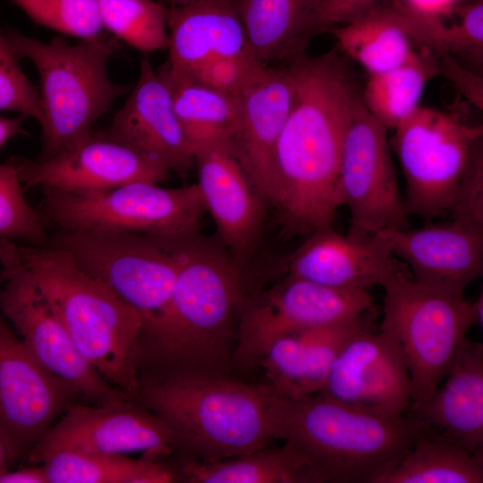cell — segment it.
<instances>
[{
    "mask_svg": "<svg viewBox=\"0 0 483 483\" xmlns=\"http://www.w3.org/2000/svg\"><path fill=\"white\" fill-rule=\"evenodd\" d=\"M288 64L292 99L274 149L269 204L286 234L309 235L331 227L342 207V142L356 91L334 52L304 54Z\"/></svg>",
    "mask_w": 483,
    "mask_h": 483,
    "instance_id": "obj_1",
    "label": "cell"
},
{
    "mask_svg": "<svg viewBox=\"0 0 483 483\" xmlns=\"http://www.w3.org/2000/svg\"><path fill=\"white\" fill-rule=\"evenodd\" d=\"M179 253L170 302L140 342L138 373L231 375L244 298L240 266L198 233L179 242Z\"/></svg>",
    "mask_w": 483,
    "mask_h": 483,
    "instance_id": "obj_2",
    "label": "cell"
},
{
    "mask_svg": "<svg viewBox=\"0 0 483 483\" xmlns=\"http://www.w3.org/2000/svg\"><path fill=\"white\" fill-rule=\"evenodd\" d=\"M270 417L274 439L300 453L320 483H378L436 428L405 412L362 408L321 391L299 397L271 391Z\"/></svg>",
    "mask_w": 483,
    "mask_h": 483,
    "instance_id": "obj_3",
    "label": "cell"
},
{
    "mask_svg": "<svg viewBox=\"0 0 483 483\" xmlns=\"http://www.w3.org/2000/svg\"><path fill=\"white\" fill-rule=\"evenodd\" d=\"M169 430L179 461L215 462L267 446L271 391L231 375L148 371L132 396Z\"/></svg>",
    "mask_w": 483,
    "mask_h": 483,
    "instance_id": "obj_4",
    "label": "cell"
},
{
    "mask_svg": "<svg viewBox=\"0 0 483 483\" xmlns=\"http://www.w3.org/2000/svg\"><path fill=\"white\" fill-rule=\"evenodd\" d=\"M17 247L80 353L110 385L132 396L138 387L140 313L83 271L64 250L18 242Z\"/></svg>",
    "mask_w": 483,
    "mask_h": 483,
    "instance_id": "obj_5",
    "label": "cell"
},
{
    "mask_svg": "<svg viewBox=\"0 0 483 483\" xmlns=\"http://www.w3.org/2000/svg\"><path fill=\"white\" fill-rule=\"evenodd\" d=\"M4 33L19 59L30 60L39 75L43 121L38 158L89 135L113 102L131 90V85L108 78L106 65L119 44L106 34L72 45L61 37L44 43L10 29Z\"/></svg>",
    "mask_w": 483,
    "mask_h": 483,
    "instance_id": "obj_6",
    "label": "cell"
},
{
    "mask_svg": "<svg viewBox=\"0 0 483 483\" xmlns=\"http://www.w3.org/2000/svg\"><path fill=\"white\" fill-rule=\"evenodd\" d=\"M379 331L392 338L407 364L412 402L428 398L452 368L466 335L482 326V292L476 301L452 295L413 280L403 266L382 283Z\"/></svg>",
    "mask_w": 483,
    "mask_h": 483,
    "instance_id": "obj_7",
    "label": "cell"
},
{
    "mask_svg": "<svg viewBox=\"0 0 483 483\" xmlns=\"http://www.w3.org/2000/svg\"><path fill=\"white\" fill-rule=\"evenodd\" d=\"M180 242L120 230L59 229L47 244L67 251L83 271L138 310L142 337L170 302L180 268Z\"/></svg>",
    "mask_w": 483,
    "mask_h": 483,
    "instance_id": "obj_8",
    "label": "cell"
},
{
    "mask_svg": "<svg viewBox=\"0 0 483 483\" xmlns=\"http://www.w3.org/2000/svg\"><path fill=\"white\" fill-rule=\"evenodd\" d=\"M42 190L45 214L64 230H120L180 242L198 233L206 210L197 183L165 188L137 181L96 191Z\"/></svg>",
    "mask_w": 483,
    "mask_h": 483,
    "instance_id": "obj_9",
    "label": "cell"
},
{
    "mask_svg": "<svg viewBox=\"0 0 483 483\" xmlns=\"http://www.w3.org/2000/svg\"><path fill=\"white\" fill-rule=\"evenodd\" d=\"M0 309L34 359L80 402L105 405L130 397L80 353L21 260L17 242L5 237H0Z\"/></svg>",
    "mask_w": 483,
    "mask_h": 483,
    "instance_id": "obj_10",
    "label": "cell"
},
{
    "mask_svg": "<svg viewBox=\"0 0 483 483\" xmlns=\"http://www.w3.org/2000/svg\"><path fill=\"white\" fill-rule=\"evenodd\" d=\"M394 131L392 147L405 179L407 215L431 220L449 213L461 181L482 145V126L419 106Z\"/></svg>",
    "mask_w": 483,
    "mask_h": 483,
    "instance_id": "obj_11",
    "label": "cell"
},
{
    "mask_svg": "<svg viewBox=\"0 0 483 483\" xmlns=\"http://www.w3.org/2000/svg\"><path fill=\"white\" fill-rule=\"evenodd\" d=\"M338 187L350 213L347 235L363 239L410 227L398 188L386 129L354 94L343 131Z\"/></svg>",
    "mask_w": 483,
    "mask_h": 483,
    "instance_id": "obj_12",
    "label": "cell"
},
{
    "mask_svg": "<svg viewBox=\"0 0 483 483\" xmlns=\"http://www.w3.org/2000/svg\"><path fill=\"white\" fill-rule=\"evenodd\" d=\"M376 312L367 290L332 287L287 275L258 299L243 298L233 369H249L277 338Z\"/></svg>",
    "mask_w": 483,
    "mask_h": 483,
    "instance_id": "obj_13",
    "label": "cell"
},
{
    "mask_svg": "<svg viewBox=\"0 0 483 483\" xmlns=\"http://www.w3.org/2000/svg\"><path fill=\"white\" fill-rule=\"evenodd\" d=\"M61 450L126 454L165 461L174 454L165 425L132 396L112 404L73 403L29 451L24 460L39 464Z\"/></svg>",
    "mask_w": 483,
    "mask_h": 483,
    "instance_id": "obj_14",
    "label": "cell"
},
{
    "mask_svg": "<svg viewBox=\"0 0 483 483\" xmlns=\"http://www.w3.org/2000/svg\"><path fill=\"white\" fill-rule=\"evenodd\" d=\"M78 402L34 359L0 309V431L20 459Z\"/></svg>",
    "mask_w": 483,
    "mask_h": 483,
    "instance_id": "obj_15",
    "label": "cell"
},
{
    "mask_svg": "<svg viewBox=\"0 0 483 483\" xmlns=\"http://www.w3.org/2000/svg\"><path fill=\"white\" fill-rule=\"evenodd\" d=\"M22 186L62 191H96L132 182H162L169 172L104 131L91 132L47 158L9 159Z\"/></svg>",
    "mask_w": 483,
    "mask_h": 483,
    "instance_id": "obj_16",
    "label": "cell"
},
{
    "mask_svg": "<svg viewBox=\"0 0 483 483\" xmlns=\"http://www.w3.org/2000/svg\"><path fill=\"white\" fill-rule=\"evenodd\" d=\"M362 408L402 414L412 402V386L396 343L375 329L355 334L343 345L321 389Z\"/></svg>",
    "mask_w": 483,
    "mask_h": 483,
    "instance_id": "obj_17",
    "label": "cell"
},
{
    "mask_svg": "<svg viewBox=\"0 0 483 483\" xmlns=\"http://www.w3.org/2000/svg\"><path fill=\"white\" fill-rule=\"evenodd\" d=\"M103 131L169 173L184 176L194 165V149L175 114L170 90L147 58L124 105Z\"/></svg>",
    "mask_w": 483,
    "mask_h": 483,
    "instance_id": "obj_18",
    "label": "cell"
},
{
    "mask_svg": "<svg viewBox=\"0 0 483 483\" xmlns=\"http://www.w3.org/2000/svg\"><path fill=\"white\" fill-rule=\"evenodd\" d=\"M288 64L262 66L235 97L233 151L265 202L272 195V160L292 99Z\"/></svg>",
    "mask_w": 483,
    "mask_h": 483,
    "instance_id": "obj_19",
    "label": "cell"
},
{
    "mask_svg": "<svg viewBox=\"0 0 483 483\" xmlns=\"http://www.w3.org/2000/svg\"><path fill=\"white\" fill-rule=\"evenodd\" d=\"M377 233L421 284L463 297L466 287L482 275L483 229L452 221Z\"/></svg>",
    "mask_w": 483,
    "mask_h": 483,
    "instance_id": "obj_20",
    "label": "cell"
},
{
    "mask_svg": "<svg viewBox=\"0 0 483 483\" xmlns=\"http://www.w3.org/2000/svg\"><path fill=\"white\" fill-rule=\"evenodd\" d=\"M194 165L205 209L214 219L223 245L240 256L248 253L260 233L264 199L232 146L214 143L196 148Z\"/></svg>",
    "mask_w": 483,
    "mask_h": 483,
    "instance_id": "obj_21",
    "label": "cell"
},
{
    "mask_svg": "<svg viewBox=\"0 0 483 483\" xmlns=\"http://www.w3.org/2000/svg\"><path fill=\"white\" fill-rule=\"evenodd\" d=\"M402 267L381 233L354 239L332 226L307 235L285 261L287 275L336 288L367 291L381 286Z\"/></svg>",
    "mask_w": 483,
    "mask_h": 483,
    "instance_id": "obj_22",
    "label": "cell"
},
{
    "mask_svg": "<svg viewBox=\"0 0 483 483\" xmlns=\"http://www.w3.org/2000/svg\"><path fill=\"white\" fill-rule=\"evenodd\" d=\"M405 413L436 428L470 453L483 455V344L464 340L431 395Z\"/></svg>",
    "mask_w": 483,
    "mask_h": 483,
    "instance_id": "obj_23",
    "label": "cell"
},
{
    "mask_svg": "<svg viewBox=\"0 0 483 483\" xmlns=\"http://www.w3.org/2000/svg\"><path fill=\"white\" fill-rule=\"evenodd\" d=\"M167 32L165 64L178 72L188 73L216 57L252 55L233 0L169 6Z\"/></svg>",
    "mask_w": 483,
    "mask_h": 483,
    "instance_id": "obj_24",
    "label": "cell"
},
{
    "mask_svg": "<svg viewBox=\"0 0 483 483\" xmlns=\"http://www.w3.org/2000/svg\"><path fill=\"white\" fill-rule=\"evenodd\" d=\"M173 466L177 481L188 483H320L306 459L285 442L235 458L178 461Z\"/></svg>",
    "mask_w": 483,
    "mask_h": 483,
    "instance_id": "obj_25",
    "label": "cell"
},
{
    "mask_svg": "<svg viewBox=\"0 0 483 483\" xmlns=\"http://www.w3.org/2000/svg\"><path fill=\"white\" fill-rule=\"evenodd\" d=\"M157 72L170 90L175 114L193 149L214 143L229 144L233 148L237 125L235 97L165 64Z\"/></svg>",
    "mask_w": 483,
    "mask_h": 483,
    "instance_id": "obj_26",
    "label": "cell"
},
{
    "mask_svg": "<svg viewBox=\"0 0 483 483\" xmlns=\"http://www.w3.org/2000/svg\"><path fill=\"white\" fill-rule=\"evenodd\" d=\"M253 56L284 64L305 54L306 0H233Z\"/></svg>",
    "mask_w": 483,
    "mask_h": 483,
    "instance_id": "obj_27",
    "label": "cell"
},
{
    "mask_svg": "<svg viewBox=\"0 0 483 483\" xmlns=\"http://www.w3.org/2000/svg\"><path fill=\"white\" fill-rule=\"evenodd\" d=\"M330 31L340 49L370 74L398 67L417 52L401 27L392 4H379Z\"/></svg>",
    "mask_w": 483,
    "mask_h": 483,
    "instance_id": "obj_28",
    "label": "cell"
},
{
    "mask_svg": "<svg viewBox=\"0 0 483 483\" xmlns=\"http://www.w3.org/2000/svg\"><path fill=\"white\" fill-rule=\"evenodd\" d=\"M42 464L48 483H170L177 481L171 463L125 454L61 450Z\"/></svg>",
    "mask_w": 483,
    "mask_h": 483,
    "instance_id": "obj_29",
    "label": "cell"
},
{
    "mask_svg": "<svg viewBox=\"0 0 483 483\" xmlns=\"http://www.w3.org/2000/svg\"><path fill=\"white\" fill-rule=\"evenodd\" d=\"M483 455L435 428L420 437L378 483H481Z\"/></svg>",
    "mask_w": 483,
    "mask_h": 483,
    "instance_id": "obj_30",
    "label": "cell"
},
{
    "mask_svg": "<svg viewBox=\"0 0 483 483\" xmlns=\"http://www.w3.org/2000/svg\"><path fill=\"white\" fill-rule=\"evenodd\" d=\"M401 27L413 45L436 55L482 53V0L455 7L458 22L448 25L436 12L412 4H392Z\"/></svg>",
    "mask_w": 483,
    "mask_h": 483,
    "instance_id": "obj_31",
    "label": "cell"
},
{
    "mask_svg": "<svg viewBox=\"0 0 483 483\" xmlns=\"http://www.w3.org/2000/svg\"><path fill=\"white\" fill-rule=\"evenodd\" d=\"M436 75L437 55L421 49L398 67L370 74L362 101L386 129H395L419 106L427 81Z\"/></svg>",
    "mask_w": 483,
    "mask_h": 483,
    "instance_id": "obj_32",
    "label": "cell"
},
{
    "mask_svg": "<svg viewBox=\"0 0 483 483\" xmlns=\"http://www.w3.org/2000/svg\"><path fill=\"white\" fill-rule=\"evenodd\" d=\"M105 30L143 54L165 50L167 8L153 0H97Z\"/></svg>",
    "mask_w": 483,
    "mask_h": 483,
    "instance_id": "obj_33",
    "label": "cell"
},
{
    "mask_svg": "<svg viewBox=\"0 0 483 483\" xmlns=\"http://www.w3.org/2000/svg\"><path fill=\"white\" fill-rule=\"evenodd\" d=\"M38 25L80 40L105 35L97 0H9Z\"/></svg>",
    "mask_w": 483,
    "mask_h": 483,
    "instance_id": "obj_34",
    "label": "cell"
},
{
    "mask_svg": "<svg viewBox=\"0 0 483 483\" xmlns=\"http://www.w3.org/2000/svg\"><path fill=\"white\" fill-rule=\"evenodd\" d=\"M0 237L40 246L48 236L42 218L26 200L14 165L0 164Z\"/></svg>",
    "mask_w": 483,
    "mask_h": 483,
    "instance_id": "obj_35",
    "label": "cell"
},
{
    "mask_svg": "<svg viewBox=\"0 0 483 483\" xmlns=\"http://www.w3.org/2000/svg\"><path fill=\"white\" fill-rule=\"evenodd\" d=\"M264 369L265 384L278 395H304L306 352L297 335L277 338L267 349L258 364Z\"/></svg>",
    "mask_w": 483,
    "mask_h": 483,
    "instance_id": "obj_36",
    "label": "cell"
},
{
    "mask_svg": "<svg viewBox=\"0 0 483 483\" xmlns=\"http://www.w3.org/2000/svg\"><path fill=\"white\" fill-rule=\"evenodd\" d=\"M19 57L0 30V110L43 121L40 93L22 72Z\"/></svg>",
    "mask_w": 483,
    "mask_h": 483,
    "instance_id": "obj_37",
    "label": "cell"
},
{
    "mask_svg": "<svg viewBox=\"0 0 483 483\" xmlns=\"http://www.w3.org/2000/svg\"><path fill=\"white\" fill-rule=\"evenodd\" d=\"M262 66L265 65L250 54L222 56L210 59L184 74L235 97Z\"/></svg>",
    "mask_w": 483,
    "mask_h": 483,
    "instance_id": "obj_38",
    "label": "cell"
},
{
    "mask_svg": "<svg viewBox=\"0 0 483 483\" xmlns=\"http://www.w3.org/2000/svg\"><path fill=\"white\" fill-rule=\"evenodd\" d=\"M383 0H306L303 40L308 47L315 36L330 31L361 15Z\"/></svg>",
    "mask_w": 483,
    "mask_h": 483,
    "instance_id": "obj_39",
    "label": "cell"
},
{
    "mask_svg": "<svg viewBox=\"0 0 483 483\" xmlns=\"http://www.w3.org/2000/svg\"><path fill=\"white\" fill-rule=\"evenodd\" d=\"M452 221L483 229L482 145L476 150L449 210Z\"/></svg>",
    "mask_w": 483,
    "mask_h": 483,
    "instance_id": "obj_40",
    "label": "cell"
},
{
    "mask_svg": "<svg viewBox=\"0 0 483 483\" xmlns=\"http://www.w3.org/2000/svg\"><path fill=\"white\" fill-rule=\"evenodd\" d=\"M437 65L439 74L446 77L469 101L482 110V78L463 68L456 58L449 54L437 55Z\"/></svg>",
    "mask_w": 483,
    "mask_h": 483,
    "instance_id": "obj_41",
    "label": "cell"
},
{
    "mask_svg": "<svg viewBox=\"0 0 483 483\" xmlns=\"http://www.w3.org/2000/svg\"><path fill=\"white\" fill-rule=\"evenodd\" d=\"M0 483H48L42 464L8 469L0 473Z\"/></svg>",
    "mask_w": 483,
    "mask_h": 483,
    "instance_id": "obj_42",
    "label": "cell"
},
{
    "mask_svg": "<svg viewBox=\"0 0 483 483\" xmlns=\"http://www.w3.org/2000/svg\"><path fill=\"white\" fill-rule=\"evenodd\" d=\"M25 118L23 114L13 118L0 116V148L13 137L24 133L22 123Z\"/></svg>",
    "mask_w": 483,
    "mask_h": 483,
    "instance_id": "obj_43",
    "label": "cell"
},
{
    "mask_svg": "<svg viewBox=\"0 0 483 483\" xmlns=\"http://www.w3.org/2000/svg\"><path fill=\"white\" fill-rule=\"evenodd\" d=\"M20 460L9 440L0 431V473L12 468V465Z\"/></svg>",
    "mask_w": 483,
    "mask_h": 483,
    "instance_id": "obj_44",
    "label": "cell"
},
{
    "mask_svg": "<svg viewBox=\"0 0 483 483\" xmlns=\"http://www.w3.org/2000/svg\"><path fill=\"white\" fill-rule=\"evenodd\" d=\"M162 3H165L169 4V6H179L187 4L189 3H191L195 0H160Z\"/></svg>",
    "mask_w": 483,
    "mask_h": 483,
    "instance_id": "obj_45",
    "label": "cell"
}]
</instances>
